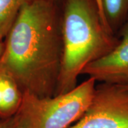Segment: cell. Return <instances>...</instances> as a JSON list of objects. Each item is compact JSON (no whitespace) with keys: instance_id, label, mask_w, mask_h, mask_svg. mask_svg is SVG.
Masks as SVG:
<instances>
[{"instance_id":"cell-8","label":"cell","mask_w":128,"mask_h":128,"mask_svg":"<svg viewBox=\"0 0 128 128\" xmlns=\"http://www.w3.org/2000/svg\"><path fill=\"white\" fill-rule=\"evenodd\" d=\"M35 1L38 0H0V41L6 38L22 8Z\"/></svg>"},{"instance_id":"cell-2","label":"cell","mask_w":128,"mask_h":128,"mask_svg":"<svg viewBox=\"0 0 128 128\" xmlns=\"http://www.w3.org/2000/svg\"><path fill=\"white\" fill-rule=\"evenodd\" d=\"M62 60L56 95L73 90L88 65L108 54L119 38L105 27L93 0H67L61 21Z\"/></svg>"},{"instance_id":"cell-1","label":"cell","mask_w":128,"mask_h":128,"mask_svg":"<svg viewBox=\"0 0 128 128\" xmlns=\"http://www.w3.org/2000/svg\"><path fill=\"white\" fill-rule=\"evenodd\" d=\"M5 39L0 70L13 78L22 92L41 98L55 96L63 49L55 1L24 5Z\"/></svg>"},{"instance_id":"cell-6","label":"cell","mask_w":128,"mask_h":128,"mask_svg":"<svg viewBox=\"0 0 128 128\" xmlns=\"http://www.w3.org/2000/svg\"><path fill=\"white\" fill-rule=\"evenodd\" d=\"M22 97L23 92L16 81L0 70V116L4 119L12 117L19 108Z\"/></svg>"},{"instance_id":"cell-10","label":"cell","mask_w":128,"mask_h":128,"mask_svg":"<svg viewBox=\"0 0 128 128\" xmlns=\"http://www.w3.org/2000/svg\"><path fill=\"white\" fill-rule=\"evenodd\" d=\"M0 128H12L10 118L3 119L0 121Z\"/></svg>"},{"instance_id":"cell-9","label":"cell","mask_w":128,"mask_h":128,"mask_svg":"<svg viewBox=\"0 0 128 128\" xmlns=\"http://www.w3.org/2000/svg\"><path fill=\"white\" fill-rule=\"evenodd\" d=\"M93 1L95 2L96 6H97V7H98V12H99V14H100L101 20H102V23L105 25V27L107 28L110 32H111V30L110 29L109 26H108V24H107V22H106V18H105V14H104V11H103V6H102V0H93ZM112 34H113V33H112Z\"/></svg>"},{"instance_id":"cell-3","label":"cell","mask_w":128,"mask_h":128,"mask_svg":"<svg viewBox=\"0 0 128 128\" xmlns=\"http://www.w3.org/2000/svg\"><path fill=\"white\" fill-rule=\"evenodd\" d=\"M96 82L88 78L66 93L46 98L23 92L19 108L9 118L12 128H70L90 105Z\"/></svg>"},{"instance_id":"cell-4","label":"cell","mask_w":128,"mask_h":128,"mask_svg":"<svg viewBox=\"0 0 128 128\" xmlns=\"http://www.w3.org/2000/svg\"><path fill=\"white\" fill-rule=\"evenodd\" d=\"M70 128H128V88L102 83L81 118Z\"/></svg>"},{"instance_id":"cell-7","label":"cell","mask_w":128,"mask_h":128,"mask_svg":"<svg viewBox=\"0 0 128 128\" xmlns=\"http://www.w3.org/2000/svg\"><path fill=\"white\" fill-rule=\"evenodd\" d=\"M106 22L115 35L128 18V0H102Z\"/></svg>"},{"instance_id":"cell-12","label":"cell","mask_w":128,"mask_h":128,"mask_svg":"<svg viewBox=\"0 0 128 128\" xmlns=\"http://www.w3.org/2000/svg\"><path fill=\"white\" fill-rule=\"evenodd\" d=\"M124 87H125V88H128V86H124Z\"/></svg>"},{"instance_id":"cell-5","label":"cell","mask_w":128,"mask_h":128,"mask_svg":"<svg viewBox=\"0 0 128 128\" xmlns=\"http://www.w3.org/2000/svg\"><path fill=\"white\" fill-rule=\"evenodd\" d=\"M120 38L112 50L88 65L82 74L102 83L128 86V18L120 28Z\"/></svg>"},{"instance_id":"cell-11","label":"cell","mask_w":128,"mask_h":128,"mask_svg":"<svg viewBox=\"0 0 128 128\" xmlns=\"http://www.w3.org/2000/svg\"><path fill=\"white\" fill-rule=\"evenodd\" d=\"M3 48H4V43L2 41H0V58H1L2 54Z\"/></svg>"}]
</instances>
